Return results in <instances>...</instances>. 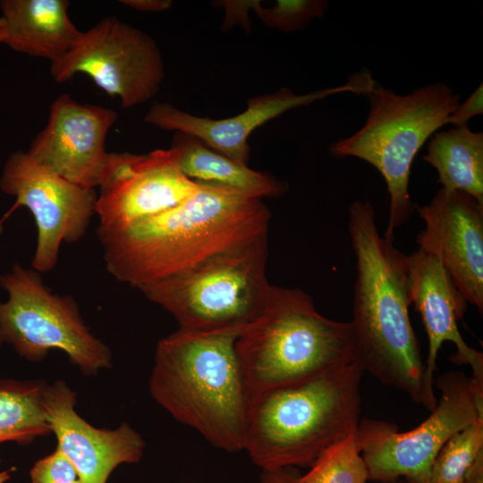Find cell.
Here are the masks:
<instances>
[{
    "label": "cell",
    "instance_id": "cell-2",
    "mask_svg": "<svg viewBox=\"0 0 483 483\" xmlns=\"http://www.w3.org/2000/svg\"><path fill=\"white\" fill-rule=\"evenodd\" d=\"M348 229L356 258L352 323L364 373L407 394L429 411L437 403L425 383V363L412 328L406 255L378 232L374 207L349 206Z\"/></svg>",
    "mask_w": 483,
    "mask_h": 483
},
{
    "label": "cell",
    "instance_id": "cell-19",
    "mask_svg": "<svg viewBox=\"0 0 483 483\" xmlns=\"http://www.w3.org/2000/svg\"><path fill=\"white\" fill-rule=\"evenodd\" d=\"M170 148L181 171L197 183L260 199L280 196L286 191L280 180L214 150L190 134L175 131Z\"/></svg>",
    "mask_w": 483,
    "mask_h": 483
},
{
    "label": "cell",
    "instance_id": "cell-25",
    "mask_svg": "<svg viewBox=\"0 0 483 483\" xmlns=\"http://www.w3.org/2000/svg\"><path fill=\"white\" fill-rule=\"evenodd\" d=\"M30 477L31 483H73L80 479L76 468L57 448L34 463Z\"/></svg>",
    "mask_w": 483,
    "mask_h": 483
},
{
    "label": "cell",
    "instance_id": "cell-17",
    "mask_svg": "<svg viewBox=\"0 0 483 483\" xmlns=\"http://www.w3.org/2000/svg\"><path fill=\"white\" fill-rule=\"evenodd\" d=\"M411 303L419 313L428 339L425 363V383L434 392V372L443 343L451 342L456 352L451 360L466 365L472 378L483 387V354L471 348L462 338L458 321L462 319L467 301L459 292L440 259L419 249L406 255Z\"/></svg>",
    "mask_w": 483,
    "mask_h": 483
},
{
    "label": "cell",
    "instance_id": "cell-28",
    "mask_svg": "<svg viewBox=\"0 0 483 483\" xmlns=\"http://www.w3.org/2000/svg\"><path fill=\"white\" fill-rule=\"evenodd\" d=\"M301 476L295 467L262 470L260 483H301Z\"/></svg>",
    "mask_w": 483,
    "mask_h": 483
},
{
    "label": "cell",
    "instance_id": "cell-31",
    "mask_svg": "<svg viewBox=\"0 0 483 483\" xmlns=\"http://www.w3.org/2000/svg\"><path fill=\"white\" fill-rule=\"evenodd\" d=\"M5 33V22L3 17L0 16V44L4 43Z\"/></svg>",
    "mask_w": 483,
    "mask_h": 483
},
{
    "label": "cell",
    "instance_id": "cell-14",
    "mask_svg": "<svg viewBox=\"0 0 483 483\" xmlns=\"http://www.w3.org/2000/svg\"><path fill=\"white\" fill-rule=\"evenodd\" d=\"M118 118L111 109L75 101L52 103L48 120L26 151L36 162L85 189L99 186L106 165V135Z\"/></svg>",
    "mask_w": 483,
    "mask_h": 483
},
{
    "label": "cell",
    "instance_id": "cell-3",
    "mask_svg": "<svg viewBox=\"0 0 483 483\" xmlns=\"http://www.w3.org/2000/svg\"><path fill=\"white\" fill-rule=\"evenodd\" d=\"M240 335L178 329L157 343L149 379L158 404L230 453L244 450L250 405L235 350Z\"/></svg>",
    "mask_w": 483,
    "mask_h": 483
},
{
    "label": "cell",
    "instance_id": "cell-34",
    "mask_svg": "<svg viewBox=\"0 0 483 483\" xmlns=\"http://www.w3.org/2000/svg\"><path fill=\"white\" fill-rule=\"evenodd\" d=\"M73 483H83L80 479L74 481Z\"/></svg>",
    "mask_w": 483,
    "mask_h": 483
},
{
    "label": "cell",
    "instance_id": "cell-11",
    "mask_svg": "<svg viewBox=\"0 0 483 483\" xmlns=\"http://www.w3.org/2000/svg\"><path fill=\"white\" fill-rule=\"evenodd\" d=\"M0 190L15 199L4 219L20 207L28 208L34 217L37 245L31 267L40 274L55 268L62 243L79 242L96 214L95 190L70 182L26 151L9 155L2 170Z\"/></svg>",
    "mask_w": 483,
    "mask_h": 483
},
{
    "label": "cell",
    "instance_id": "cell-33",
    "mask_svg": "<svg viewBox=\"0 0 483 483\" xmlns=\"http://www.w3.org/2000/svg\"><path fill=\"white\" fill-rule=\"evenodd\" d=\"M4 343V341H3V339H2V337H1V335H0V348H1V346H2Z\"/></svg>",
    "mask_w": 483,
    "mask_h": 483
},
{
    "label": "cell",
    "instance_id": "cell-1",
    "mask_svg": "<svg viewBox=\"0 0 483 483\" xmlns=\"http://www.w3.org/2000/svg\"><path fill=\"white\" fill-rule=\"evenodd\" d=\"M176 207L117 231L97 230L106 270L135 288L267 235L262 199L200 184Z\"/></svg>",
    "mask_w": 483,
    "mask_h": 483
},
{
    "label": "cell",
    "instance_id": "cell-6",
    "mask_svg": "<svg viewBox=\"0 0 483 483\" xmlns=\"http://www.w3.org/2000/svg\"><path fill=\"white\" fill-rule=\"evenodd\" d=\"M369 112L363 126L331 147L337 157H353L373 165L383 176L389 195V216L384 235L411 216L415 205L409 192L412 162L422 145L449 123L461 97L444 82L400 95L375 83L367 95Z\"/></svg>",
    "mask_w": 483,
    "mask_h": 483
},
{
    "label": "cell",
    "instance_id": "cell-10",
    "mask_svg": "<svg viewBox=\"0 0 483 483\" xmlns=\"http://www.w3.org/2000/svg\"><path fill=\"white\" fill-rule=\"evenodd\" d=\"M78 73L92 79L124 108L140 105L160 89L165 77L161 51L153 38L114 16L100 20L72 49L51 63L50 75L63 83Z\"/></svg>",
    "mask_w": 483,
    "mask_h": 483
},
{
    "label": "cell",
    "instance_id": "cell-5",
    "mask_svg": "<svg viewBox=\"0 0 483 483\" xmlns=\"http://www.w3.org/2000/svg\"><path fill=\"white\" fill-rule=\"evenodd\" d=\"M235 350L250 399L357 360L351 321L326 318L302 290L275 285L263 315L239 335Z\"/></svg>",
    "mask_w": 483,
    "mask_h": 483
},
{
    "label": "cell",
    "instance_id": "cell-32",
    "mask_svg": "<svg viewBox=\"0 0 483 483\" xmlns=\"http://www.w3.org/2000/svg\"><path fill=\"white\" fill-rule=\"evenodd\" d=\"M12 478L10 470L0 471V483H6Z\"/></svg>",
    "mask_w": 483,
    "mask_h": 483
},
{
    "label": "cell",
    "instance_id": "cell-22",
    "mask_svg": "<svg viewBox=\"0 0 483 483\" xmlns=\"http://www.w3.org/2000/svg\"><path fill=\"white\" fill-rule=\"evenodd\" d=\"M369 479L356 430L324 451L301 476V483H367Z\"/></svg>",
    "mask_w": 483,
    "mask_h": 483
},
{
    "label": "cell",
    "instance_id": "cell-18",
    "mask_svg": "<svg viewBox=\"0 0 483 483\" xmlns=\"http://www.w3.org/2000/svg\"><path fill=\"white\" fill-rule=\"evenodd\" d=\"M67 0H2L5 45L54 63L78 43L80 31L70 19Z\"/></svg>",
    "mask_w": 483,
    "mask_h": 483
},
{
    "label": "cell",
    "instance_id": "cell-27",
    "mask_svg": "<svg viewBox=\"0 0 483 483\" xmlns=\"http://www.w3.org/2000/svg\"><path fill=\"white\" fill-rule=\"evenodd\" d=\"M483 113V84L465 100L460 103L449 118V123L454 127L467 125L470 118Z\"/></svg>",
    "mask_w": 483,
    "mask_h": 483
},
{
    "label": "cell",
    "instance_id": "cell-23",
    "mask_svg": "<svg viewBox=\"0 0 483 483\" xmlns=\"http://www.w3.org/2000/svg\"><path fill=\"white\" fill-rule=\"evenodd\" d=\"M483 452V419L455 433L437 453L428 483H463L465 476Z\"/></svg>",
    "mask_w": 483,
    "mask_h": 483
},
{
    "label": "cell",
    "instance_id": "cell-35",
    "mask_svg": "<svg viewBox=\"0 0 483 483\" xmlns=\"http://www.w3.org/2000/svg\"><path fill=\"white\" fill-rule=\"evenodd\" d=\"M408 483H410V482H408Z\"/></svg>",
    "mask_w": 483,
    "mask_h": 483
},
{
    "label": "cell",
    "instance_id": "cell-12",
    "mask_svg": "<svg viewBox=\"0 0 483 483\" xmlns=\"http://www.w3.org/2000/svg\"><path fill=\"white\" fill-rule=\"evenodd\" d=\"M199 184L181 171L171 148L109 153L99 183L97 230L117 231L182 203Z\"/></svg>",
    "mask_w": 483,
    "mask_h": 483
},
{
    "label": "cell",
    "instance_id": "cell-26",
    "mask_svg": "<svg viewBox=\"0 0 483 483\" xmlns=\"http://www.w3.org/2000/svg\"><path fill=\"white\" fill-rule=\"evenodd\" d=\"M255 4L254 1H218L217 5L225 9V17L223 23L225 30L240 25L245 31H250V22L249 11Z\"/></svg>",
    "mask_w": 483,
    "mask_h": 483
},
{
    "label": "cell",
    "instance_id": "cell-20",
    "mask_svg": "<svg viewBox=\"0 0 483 483\" xmlns=\"http://www.w3.org/2000/svg\"><path fill=\"white\" fill-rule=\"evenodd\" d=\"M423 160L447 191H462L483 204V133L467 125L435 132Z\"/></svg>",
    "mask_w": 483,
    "mask_h": 483
},
{
    "label": "cell",
    "instance_id": "cell-13",
    "mask_svg": "<svg viewBox=\"0 0 483 483\" xmlns=\"http://www.w3.org/2000/svg\"><path fill=\"white\" fill-rule=\"evenodd\" d=\"M374 84L371 75L363 71L350 77L343 85L307 94L298 95L288 88H281L273 93L249 98L242 113L222 119L197 116L172 104L157 102L148 111L144 121L160 129L194 136L214 150L248 165V140L258 127L291 109L309 106L331 95L352 92L367 96Z\"/></svg>",
    "mask_w": 483,
    "mask_h": 483
},
{
    "label": "cell",
    "instance_id": "cell-7",
    "mask_svg": "<svg viewBox=\"0 0 483 483\" xmlns=\"http://www.w3.org/2000/svg\"><path fill=\"white\" fill-rule=\"evenodd\" d=\"M267 256L264 236L139 290L168 311L180 330L242 334L265 311L272 286L266 274Z\"/></svg>",
    "mask_w": 483,
    "mask_h": 483
},
{
    "label": "cell",
    "instance_id": "cell-15",
    "mask_svg": "<svg viewBox=\"0 0 483 483\" xmlns=\"http://www.w3.org/2000/svg\"><path fill=\"white\" fill-rule=\"evenodd\" d=\"M415 208L425 225L419 249L437 257L467 302L482 312L483 204L464 191L440 189Z\"/></svg>",
    "mask_w": 483,
    "mask_h": 483
},
{
    "label": "cell",
    "instance_id": "cell-29",
    "mask_svg": "<svg viewBox=\"0 0 483 483\" xmlns=\"http://www.w3.org/2000/svg\"><path fill=\"white\" fill-rule=\"evenodd\" d=\"M122 4L140 12L161 13L169 10L171 0H121Z\"/></svg>",
    "mask_w": 483,
    "mask_h": 483
},
{
    "label": "cell",
    "instance_id": "cell-24",
    "mask_svg": "<svg viewBox=\"0 0 483 483\" xmlns=\"http://www.w3.org/2000/svg\"><path fill=\"white\" fill-rule=\"evenodd\" d=\"M328 8L326 0H278L270 7L255 1L252 11L266 26L290 33L324 18Z\"/></svg>",
    "mask_w": 483,
    "mask_h": 483
},
{
    "label": "cell",
    "instance_id": "cell-4",
    "mask_svg": "<svg viewBox=\"0 0 483 483\" xmlns=\"http://www.w3.org/2000/svg\"><path fill=\"white\" fill-rule=\"evenodd\" d=\"M358 361L250 399L244 450L261 470L310 467L356 430L360 413Z\"/></svg>",
    "mask_w": 483,
    "mask_h": 483
},
{
    "label": "cell",
    "instance_id": "cell-30",
    "mask_svg": "<svg viewBox=\"0 0 483 483\" xmlns=\"http://www.w3.org/2000/svg\"><path fill=\"white\" fill-rule=\"evenodd\" d=\"M463 483H483V452L468 470Z\"/></svg>",
    "mask_w": 483,
    "mask_h": 483
},
{
    "label": "cell",
    "instance_id": "cell-16",
    "mask_svg": "<svg viewBox=\"0 0 483 483\" xmlns=\"http://www.w3.org/2000/svg\"><path fill=\"white\" fill-rule=\"evenodd\" d=\"M77 393L64 381L47 384L43 404L60 450L76 468L83 483H106L124 463H137L145 441L127 422L114 429L98 428L75 410Z\"/></svg>",
    "mask_w": 483,
    "mask_h": 483
},
{
    "label": "cell",
    "instance_id": "cell-21",
    "mask_svg": "<svg viewBox=\"0 0 483 483\" xmlns=\"http://www.w3.org/2000/svg\"><path fill=\"white\" fill-rule=\"evenodd\" d=\"M46 386L38 379H0V445H25L52 433L43 404Z\"/></svg>",
    "mask_w": 483,
    "mask_h": 483
},
{
    "label": "cell",
    "instance_id": "cell-8",
    "mask_svg": "<svg viewBox=\"0 0 483 483\" xmlns=\"http://www.w3.org/2000/svg\"><path fill=\"white\" fill-rule=\"evenodd\" d=\"M0 286L7 293L0 335L21 358L38 362L58 350L88 376L112 367L110 348L86 326L75 299L54 293L40 273L15 263L0 275Z\"/></svg>",
    "mask_w": 483,
    "mask_h": 483
},
{
    "label": "cell",
    "instance_id": "cell-9",
    "mask_svg": "<svg viewBox=\"0 0 483 483\" xmlns=\"http://www.w3.org/2000/svg\"><path fill=\"white\" fill-rule=\"evenodd\" d=\"M434 383L440 398L430 415L413 429L398 432L386 421H360L356 435L369 479L389 483L403 478L410 483H428L444 445L455 433L483 419V387L472 377L452 370Z\"/></svg>",
    "mask_w": 483,
    "mask_h": 483
}]
</instances>
